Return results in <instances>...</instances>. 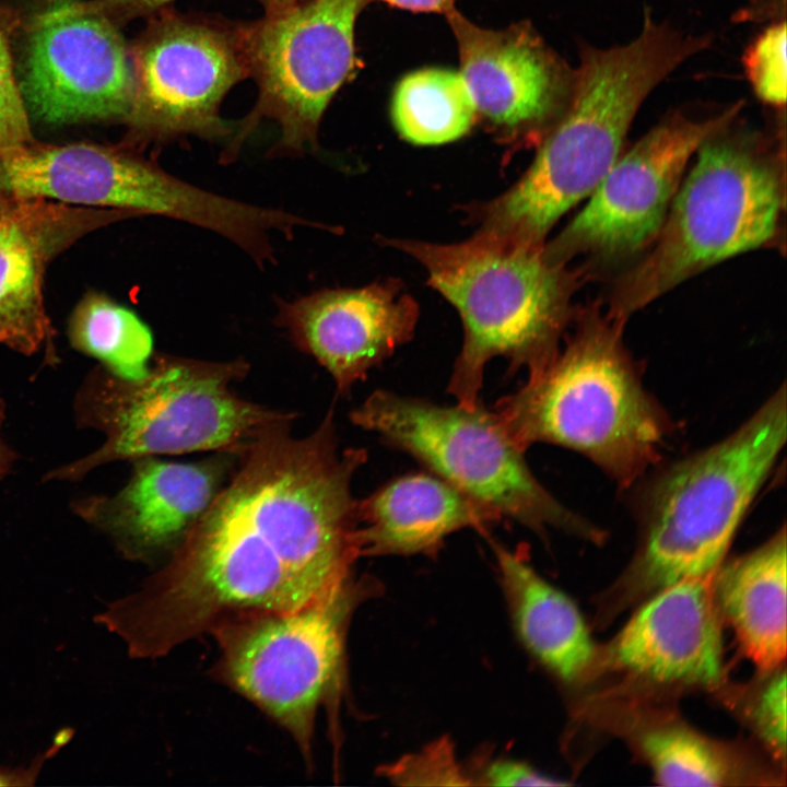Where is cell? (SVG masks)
Here are the masks:
<instances>
[{
    "mask_svg": "<svg viewBox=\"0 0 787 787\" xmlns=\"http://www.w3.org/2000/svg\"><path fill=\"white\" fill-rule=\"evenodd\" d=\"M291 423L250 443L168 562L96 616L131 656H164L233 614L297 609L352 575L366 450L341 453L331 410L304 437Z\"/></svg>",
    "mask_w": 787,
    "mask_h": 787,
    "instance_id": "6da1fadb",
    "label": "cell"
},
{
    "mask_svg": "<svg viewBox=\"0 0 787 787\" xmlns=\"http://www.w3.org/2000/svg\"><path fill=\"white\" fill-rule=\"evenodd\" d=\"M709 44V36L685 35L646 12L632 42L585 46L568 106L537 144L530 167L506 192L471 211L480 230L545 243L557 220L589 197L621 155L647 96Z\"/></svg>",
    "mask_w": 787,
    "mask_h": 787,
    "instance_id": "7a4b0ae2",
    "label": "cell"
},
{
    "mask_svg": "<svg viewBox=\"0 0 787 787\" xmlns=\"http://www.w3.org/2000/svg\"><path fill=\"white\" fill-rule=\"evenodd\" d=\"M626 321L598 302L577 307L564 346L494 406L522 451L537 443L573 449L622 489L656 463L672 428L624 343Z\"/></svg>",
    "mask_w": 787,
    "mask_h": 787,
    "instance_id": "3957f363",
    "label": "cell"
},
{
    "mask_svg": "<svg viewBox=\"0 0 787 787\" xmlns=\"http://www.w3.org/2000/svg\"><path fill=\"white\" fill-rule=\"evenodd\" d=\"M787 437L782 385L730 435L668 467L639 504L632 560L599 602V622L674 583L721 565Z\"/></svg>",
    "mask_w": 787,
    "mask_h": 787,
    "instance_id": "277c9868",
    "label": "cell"
},
{
    "mask_svg": "<svg viewBox=\"0 0 787 787\" xmlns=\"http://www.w3.org/2000/svg\"><path fill=\"white\" fill-rule=\"evenodd\" d=\"M784 129L750 128L736 118L698 146L656 239L612 280L610 315L627 320L724 260L784 245Z\"/></svg>",
    "mask_w": 787,
    "mask_h": 787,
    "instance_id": "5b68a950",
    "label": "cell"
},
{
    "mask_svg": "<svg viewBox=\"0 0 787 787\" xmlns=\"http://www.w3.org/2000/svg\"><path fill=\"white\" fill-rule=\"evenodd\" d=\"M384 244L418 260L430 285L461 317L463 342L447 388L459 404L480 402L484 368L495 356L532 375L559 351L585 279L577 267L549 260L545 243L479 230L455 244L398 238Z\"/></svg>",
    "mask_w": 787,
    "mask_h": 787,
    "instance_id": "8992f818",
    "label": "cell"
},
{
    "mask_svg": "<svg viewBox=\"0 0 787 787\" xmlns=\"http://www.w3.org/2000/svg\"><path fill=\"white\" fill-rule=\"evenodd\" d=\"M249 369L244 360L210 362L155 354L139 379L93 369L74 399L80 427L105 442L86 456L49 471L45 480L77 481L118 460L216 450L239 455L295 413L239 398L231 385Z\"/></svg>",
    "mask_w": 787,
    "mask_h": 787,
    "instance_id": "52a82bcc",
    "label": "cell"
},
{
    "mask_svg": "<svg viewBox=\"0 0 787 787\" xmlns=\"http://www.w3.org/2000/svg\"><path fill=\"white\" fill-rule=\"evenodd\" d=\"M375 586L351 575L297 609L233 614L209 632L214 677L289 732L307 763L317 714L341 689L351 616Z\"/></svg>",
    "mask_w": 787,
    "mask_h": 787,
    "instance_id": "ba28073f",
    "label": "cell"
},
{
    "mask_svg": "<svg viewBox=\"0 0 787 787\" xmlns=\"http://www.w3.org/2000/svg\"><path fill=\"white\" fill-rule=\"evenodd\" d=\"M463 493L544 536L548 528L601 543L606 533L560 503L533 475L498 416L479 402L439 406L374 391L350 414Z\"/></svg>",
    "mask_w": 787,
    "mask_h": 787,
    "instance_id": "9c48e42d",
    "label": "cell"
},
{
    "mask_svg": "<svg viewBox=\"0 0 787 787\" xmlns=\"http://www.w3.org/2000/svg\"><path fill=\"white\" fill-rule=\"evenodd\" d=\"M742 102L720 111H674L621 154L582 211L544 244L549 260L577 267L585 281L614 279L635 263L659 234L688 164L712 134L739 117Z\"/></svg>",
    "mask_w": 787,
    "mask_h": 787,
    "instance_id": "30bf717a",
    "label": "cell"
},
{
    "mask_svg": "<svg viewBox=\"0 0 787 787\" xmlns=\"http://www.w3.org/2000/svg\"><path fill=\"white\" fill-rule=\"evenodd\" d=\"M371 0H298L242 26L244 50L258 84V99L221 154L237 158L261 119L280 126L271 156L315 150L321 118L355 70V22Z\"/></svg>",
    "mask_w": 787,
    "mask_h": 787,
    "instance_id": "8fae6325",
    "label": "cell"
},
{
    "mask_svg": "<svg viewBox=\"0 0 787 787\" xmlns=\"http://www.w3.org/2000/svg\"><path fill=\"white\" fill-rule=\"evenodd\" d=\"M131 51L134 94L126 122L137 142L228 133L220 107L249 75L242 26L230 28L163 9Z\"/></svg>",
    "mask_w": 787,
    "mask_h": 787,
    "instance_id": "7c38bea8",
    "label": "cell"
},
{
    "mask_svg": "<svg viewBox=\"0 0 787 787\" xmlns=\"http://www.w3.org/2000/svg\"><path fill=\"white\" fill-rule=\"evenodd\" d=\"M20 90L26 108L52 125L126 122L134 71L117 24L81 0H52L27 30Z\"/></svg>",
    "mask_w": 787,
    "mask_h": 787,
    "instance_id": "4fadbf2b",
    "label": "cell"
},
{
    "mask_svg": "<svg viewBox=\"0 0 787 787\" xmlns=\"http://www.w3.org/2000/svg\"><path fill=\"white\" fill-rule=\"evenodd\" d=\"M446 17L478 118L505 142L537 145L567 108L575 69L527 22L490 30L456 9Z\"/></svg>",
    "mask_w": 787,
    "mask_h": 787,
    "instance_id": "5bb4252c",
    "label": "cell"
},
{
    "mask_svg": "<svg viewBox=\"0 0 787 787\" xmlns=\"http://www.w3.org/2000/svg\"><path fill=\"white\" fill-rule=\"evenodd\" d=\"M712 577L681 580L644 599L612 641L597 648L587 678L616 671L649 688L719 686L723 619Z\"/></svg>",
    "mask_w": 787,
    "mask_h": 787,
    "instance_id": "9a60e30c",
    "label": "cell"
},
{
    "mask_svg": "<svg viewBox=\"0 0 787 787\" xmlns=\"http://www.w3.org/2000/svg\"><path fill=\"white\" fill-rule=\"evenodd\" d=\"M184 197L179 178L131 146L34 141L0 150V199L44 198L169 218Z\"/></svg>",
    "mask_w": 787,
    "mask_h": 787,
    "instance_id": "2e32d148",
    "label": "cell"
},
{
    "mask_svg": "<svg viewBox=\"0 0 787 787\" xmlns=\"http://www.w3.org/2000/svg\"><path fill=\"white\" fill-rule=\"evenodd\" d=\"M136 213L44 198L0 199V343L56 360L44 303L47 266L84 235Z\"/></svg>",
    "mask_w": 787,
    "mask_h": 787,
    "instance_id": "e0dca14e",
    "label": "cell"
},
{
    "mask_svg": "<svg viewBox=\"0 0 787 787\" xmlns=\"http://www.w3.org/2000/svg\"><path fill=\"white\" fill-rule=\"evenodd\" d=\"M278 308L277 324L329 372L341 395L409 341L419 318L418 304L396 280L321 290L279 301Z\"/></svg>",
    "mask_w": 787,
    "mask_h": 787,
    "instance_id": "ac0fdd59",
    "label": "cell"
},
{
    "mask_svg": "<svg viewBox=\"0 0 787 787\" xmlns=\"http://www.w3.org/2000/svg\"><path fill=\"white\" fill-rule=\"evenodd\" d=\"M133 461L120 491L79 498L72 508L126 557L149 561L180 544L222 489L225 469L210 460L181 463L150 456Z\"/></svg>",
    "mask_w": 787,
    "mask_h": 787,
    "instance_id": "d6986e66",
    "label": "cell"
},
{
    "mask_svg": "<svg viewBox=\"0 0 787 787\" xmlns=\"http://www.w3.org/2000/svg\"><path fill=\"white\" fill-rule=\"evenodd\" d=\"M361 556L433 554L465 528L484 530L502 515L439 477L398 478L357 504Z\"/></svg>",
    "mask_w": 787,
    "mask_h": 787,
    "instance_id": "ffe728a7",
    "label": "cell"
},
{
    "mask_svg": "<svg viewBox=\"0 0 787 787\" xmlns=\"http://www.w3.org/2000/svg\"><path fill=\"white\" fill-rule=\"evenodd\" d=\"M500 579L518 637L561 682H585L597 647L575 603L518 553L495 543Z\"/></svg>",
    "mask_w": 787,
    "mask_h": 787,
    "instance_id": "44dd1931",
    "label": "cell"
},
{
    "mask_svg": "<svg viewBox=\"0 0 787 787\" xmlns=\"http://www.w3.org/2000/svg\"><path fill=\"white\" fill-rule=\"evenodd\" d=\"M786 529L723 564L712 577L720 616L760 671L786 657Z\"/></svg>",
    "mask_w": 787,
    "mask_h": 787,
    "instance_id": "7402d4cb",
    "label": "cell"
},
{
    "mask_svg": "<svg viewBox=\"0 0 787 787\" xmlns=\"http://www.w3.org/2000/svg\"><path fill=\"white\" fill-rule=\"evenodd\" d=\"M626 709L623 736L662 786H725L772 776L735 745L713 740L681 719L656 710Z\"/></svg>",
    "mask_w": 787,
    "mask_h": 787,
    "instance_id": "603a6c76",
    "label": "cell"
},
{
    "mask_svg": "<svg viewBox=\"0 0 787 787\" xmlns=\"http://www.w3.org/2000/svg\"><path fill=\"white\" fill-rule=\"evenodd\" d=\"M391 118L400 137L418 145L456 141L479 120L471 93L460 71L424 68L397 83Z\"/></svg>",
    "mask_w": 787,
    "mask_h": 787,
    "instance_id": "cb8c5ba5",
    "label": "cell"
},
{
    "mask_svg": "<svg viewBox=\"0 0 787 787\" xmlns=\"http://www.w3.org/2000/svg\"><path fill=\"white\" fill-rule=\"evenodd\" d=\"M71 345L97 359L109 373L126 379L143 377L153 355L150 328L129 308L90 291L68 321Z\"/></svg>",
    "mask_w": 787,
    "mask_h": 787,
    "instance_id": "d4e9b609",
    "label": "cell"
},
{
    "mask_svg": "<svg viewBox=\"0 0 787 787\" xmlns=\"http://www.w3.org/2000/svg\"><path fill=\"white\" fill-rule=\"evenodd\" d=\"M786 670L761 671L753 681L725 689L724 698L747 723L776 761L786 755Z\"/></svg>",
    "mask_w": 787,
    "mask_h": 787,
    "instance_id": "484cf974",
    "label": "cell"
},
{
    "mask_svg": "<svg viewBox=\"0 0 787 787\" xmlns=\"http://www.w3.org/2000/svg\"><path fill=\"white\" fill-rule=\"evenodd\" d=\"M20 22L15 10L0 4V150L35 141L13 66L12 40Z\"/></svg>",
    "mask_w": 787,
    "mask_h": 787,
    "instance_id": "4316f807",
    "label": "cell"
},
{
    "mask_svg": "<svg viewBox=\"0 0 787 787\" xmlns=\"http://www.w3.org/2000/svg\"><path fill=\"white\" fill-rule=\"evenodd\" d=\"M786 23L777 22L759 35L743 56L744 72L757 97L780 108L786 103Z\"/></svg>",
    "mask_w": 787,
    "mask_h": 787,
    "instance_id": "83f0119b",
    "label": "cell"
},
{
    "mask_svg": "<svg viewBox=\"0 0 787 787\" xmlns=\"http://www.w3.org/2000/svg\"><path fill=\"white\" fill-rule=\"evenodd\" d=\"M383 774L400 785L473 784L471 776L457 762L453 744L446 738L384 767Z\"/></svg>",
    "mask_w": 787,
    "mask_h": 787,
    "instance_id": "f1b7e54d",
    "label": "cell"
},
{
    "mask_svg": "<svg viewBox=\"0 0 787 787\" xmlns=\"http://www.w3.org/2000/svg\"><path fill=\"white\" fill-rule=\"evenodd\" d=\"M475 784L490 786H562L559 780L535 770L525 762L514 760H494L485 763L473 776Z\"/></svg>",
    "mask_w": 787,
    "mask_h": 787,
    "instance_id": "f546056e",
    "label": "cell"
},
{
    "mask_svg": "<svg viewBox=\"0 0 787 787\" xmlns=\"http://www.w3.org/2000/svg\"><path fill=\"white\" fill-rule=\"evenodd\" d=\"M98 10L113 22L122 23L136 17L151 16L166 9L175 0H81Z\"/></svg>",
    "mask_w": 787,
    "mask_h": 787,
    "instance_id": "4dcf8cb0",
    "label": "cell"
},
{
    "mask_svg": "<svg viewBox=\"0 0 787 787\" xmlns=\"http://www.w3.org/2000/svg\"><path fill=\"white\" fill-rule=\"evenodd\" d=\"M57 751L51 747L42 757L25 768H0V786H33L45 760Z\"/></svg>",
    "mask_w": 787,
    "mask_h": 787,
    "instance_id": "1f68e13d",
    "label": "cell"
},
{
    "mask_svg": "<svg viewBox=\"0 0 787 787\" xmlns=\"http://www.w3.org/2000/svg\"><path fill=\"white\" fill-rule=\"evenodd\" d=\"M389 5L413 12L447 14L453 11L457 0H380Z\"/></svg>",
    "mask_w": 787,
    "mask_h": 787,
    "instance_id": "d6a6232c",
    "label": "cell"
},
{
    "mask_svg": "<svg viewBox=\"0 0 787 787\" xmlns=\"http://www.w3.org/2000/svg\"><path fill=\"white\" fill-rule=\"evenodd\" d=\"M5 420V403L0 399V480L3 479L11 470L16 459V454L8 445L3 437V424Z\"/></svg>",
    "mask_w": 787,
    "mask_h": 787,
    "instance_id": "836d02e7",
    "label": "cell"
},
{
    "mask_svg": "<svg viewBox=\"0 0 787 787\" xmlns=\"http://www.w3.org/2000/svg\"><path fill=\"white\" fill-rule=\"evenodd\" d=\"M259 1L263 4L267 12H273V11L283 9L287 5H291L298 0H259Z\"/></svg>",
    "mask_w": 787,
    "mask_h": 787,
    "instance_id": "e575fe53",
    "label": "cell"
}]
</instances>
